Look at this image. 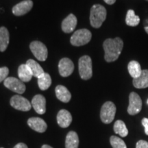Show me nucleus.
Returning a JSON list of instances; mask_svg holds the SVG:
<instances>
[{
    "label": "nucleus",
    "mask_w": 148,
    "mask_h": 148,
    "mask_svg": "<svg viewBox=\"0 0 148 148\" xmlns=\"http://www.w3.org/2000/svg\"><path fill=\"white\" fill-rule=\"evenodd\" d=\"M32 106L38 114H43L46 111V99L42 95H36L33 97Z\"/></svg>",
    "instance_id": "13"
},
{
    "label": "nucleus",
    "mask_w": 148,
    "mask_h": 148,
    "mask_svg": "<svg viewBox=\"0 0 148 148\" xmlns=\"http://www.w3.org/2000/svg\"><path fill=\"white\" fill-rule=\"evenodd\" d=\"M142 109V100L136 92H132L129 95V106L127 112L130 115L139 113Z\"/></svg>",
    "instance_id": "6"
},
{
    "label": "nucleus",
    "mask_w": 148,
    "mask_h": 148,
    "mask_svg": "<svg viewBox=\"0 0 148 148\" xmlns=\"http://www.w3.org/2000/svg\"><path fill=\"white\" fill-rule=\"evenodd\" d=\"M106 8L100 4H95L92 6L90 12V23L92 27L99 28L106 18Z\"/></svg>",
    "instance_id": "2"
},
{
    "label": "nucleus",
    "mask_w": 148,
    "mask_h": 148,
    "mask_svg": "<svg viewBox=\"0 0 148 148\" xmlns=\"http://www.w3.org/2000/svg\"><path fill=\"white\" fill-rule=\"evenodd\" d=\"M147 103H148V100H147Z\"/></svg>",
    "instance_id": "35"
},
{
    "label": "nucleus",
    "mask_w": 148,
    "mask_h": 148,
    "mask_svg": "<svg viewBox=\"0 0 148 148\" xmlns=\"http://www.w3.org/2000/svg\"><path fill=\"white\" fill-rule=\"evenodd\" d=\"M9 69L6 66H3L0 68V82L2 81H4L7 78V76L8 75Z\"/></svg>",
    "instance_id": "27"
},
{
    "label": "nucleus",
    "mask_w": 148,
    "mask_h": 148,
    "mask_svg": "<svg viewBox=\"0 0 148 148\" xmlns=\"http://www.w3.org/2000/svg\"><path fill=\"white\" fill-rule=\"evenodd\" d=\"M58 69L61 76L68 77L73 73L74 64L69 58H62L59 62Z\"/></svg>",
    "instance_id": "10"
},
{
    "label": "nucleus",
    "mask_w": 148,
    "mask_h": 148,
    "mask_svg": "<svg viewBox=\"0 0 148 148\" xmlns=\"http://www.w3.org/2000/svg\"><path fill=\"white\" fill-rule=\"evenodd\" d=\"M133 85L136 88H145L148 87V70H142V73L132 81Z\"/></svg>",
    "instance_id": "17"
},
{
    "label": "nucleus",
    "mask_w": 148,
    "mask_h": 148,
    "mask_svg": "<svg viewBox=\"0 0 148 148\" xmlns=\"http://www.w3.org/2000/svg\"><path fill=\"white\" fill-rule=\"evenodd\" d=\"M41 148H53V147H51V146H49L48 145H43L42 146Z\"/></svg>",
    "instance_id": "32"
},
{
    "label": "nucleus",
    "mask_w": 148,
    "mask_h": 148,
    "mask_svg": "<svg viewBox=\"0 0 148 148\" xmlns=\"http://www.w3.org/2000/svg\"><path fill=\"white\" fill-rule=\"evenodd\" d=\"M27 124L32 130L36 132H45L47 128V125L43 119L39 117H32L27 120Z\"/></svg>",
    "instance_id": "12"
},
{
    "label": "nucleus",
    "mask_w": 148,
    "mask_h": 148,
    "mask_svg": "<svg viewBox=\"0 0 148 148\" xmlns=\"http://www.w3.org/2000/svg\"><path fill=\"white\" fill-rule=\"evenodd\" d=\"M9 32L5 27H0V51H4L9 44Z\"/></svg>",
    "instance_id": "21"
},
{
    "label": "nucleus",
    "mask_w": 148,
    "mask_h": 148,
    "mask_svg": "<svg viewBox=\"0 0 148 148\" xmlns=\"http://www.w3.org/2000/svg\"><path fill=\"white\" fill-rule=\"evenodd\" d=\"M26 64L30 69L33 76L36 77L37 78H38L40 76H41L42 74L45 73L44 70L42 69L41 66L38 62H36V61L32 60V59H29V60H27Z\"/></svg>",
    "instance_id": "20"
},
{
    "label": "nucleus",
    "mask_w": 148,
    "mask_h": 148,
    "mask_svg": "<svg viewBox=\"0 0 148 148\" xmlns=\"http://www.w3.org/2000/svg\"><path fill=\"white\" fill-rule=\"evenodd\" d=\"M114 131L116 134L122 137H125L128 134V130L125 123L121 120H117L114 124Z\"/></svg>",
    "instance_id": "25"
},
{
    "label": "nucleus",
    "mask_w": 148,
    "mask_h": 148,
    "mask_svg": "<svg viewBox=\"0 0 148 148\" xmlns=\"http://www.w3.org/2000/svg\"><path fill=\"white\" fill-rule=\"evenodd\" d=\"M1 148H3V147H1Z\"/></svg>",
    "instance_id": "36"
},
{
    "label": "nucleus",
    "mask_w": 148,
    "mask_h": 148,
    "mask_svg": "<svg viewBox=\"0 0 148 148\" xmlns=\"http://www.w3.org/2000/svg\"><path fill=\"white\" fill-rule=\"evenodd\" d=\"M103 1L106 2L107 4H109V5H112L113 4V3H115L116 0H103Z\"/></svg>",
    "instance_id": "31"
},
{
    "label": "nucleus",
    "mask_w": 148,
    "mask_h": 148,
    "mask_svg": "<svg viewBox=\"0 0 148 148\" xmlns=\"http://www.w3.org/2000/svg\"><path fill=\"white\" fill-rule=\"evenodd\" d=\"M55 92L56 97L62 102L67 103L71 100V92L65 86H62V85H58L56 87Z\"/></svg>",
    "instance_id": "16"
},
{
    "label": "nucleus",
    "mask_w": 148,
    "mask_h": 148,
    "mask_svg": "<svg viewBox=\"0 0 148 148\" xmlns=\"http://www.w3.org/2000/svg\"><path fill=\"white\" fill-rule=\"evenodd\" d=\"M116 113V106L112 101H106L100 111V119L103 123L108 124L113 121Z\"/></svg>",
    "instance_id": "5"
},
{
    "label": "nucleus",
    "mask_w": 148,
    "mask_h": 148,
    "mask_svg": "<svg viewBox=\"0 0 148 148\" xmlns=\"http://www.w3.org/2000/svg\"><path fill=\"white\" fill-rule=\"evenodd\" d=\"M146 1H148V0H146Z\"/></svg>",
    "instance_id": "34"
},
{
    "label": "nucleus",
    "mask_w": 148,
    "mask_h": 148,
    "mask_svg": "<svg viewBox=\"0 0 148 148\" xmlns=\"http://www.w3.org/2000/svg\"><path fill=\"white\" fill-rule=\"evenodd\" d=\"M33 7L32 0H24L12 8V13L16 16H22L31 10Z\"/></svg>",
    "instance_id": "11"
},
{
    "label": "nucleus",
    "mask_w": 148,
    "mask_h": 148,
    "mask_svg": "<svg viewBox=\"0 0 148 148\" xmlns=\"http://www.w3.org/2000/svg\"><path fill=\"white\" fill-rule=\"evenodd\" d=\"M10 105L14 109L21 111H29L31 109L32 103L27 100L26 98L22 97L21 95L12 96L10 101Z\"/></svg>",
    "instance_id": "9"
},
{
    "label": "nucleus",
    "mask_w": 148,
    "mask_h": 148,
    "mask_svg": "<svg viewBox=\"0 0 148 148\" xmlns=\"http://www.w3.org/2000/svg\"><path fill=\"white\" fill-rule=\"evenodd\" d=\"M136 148H148V143L144 140H138L136 145Z\"/></svg>",
    "instance_id": "28"
},
{
    "label": "nucleus",
    "mask_w": 148,
    "mask_h": 148,
    "mask_svg": "<svg viewBox=\"0 0 148 148\" xmlns=\"http://www.w3.org/2000/svg\"><path fill=\"white\" fill-rule=\"evenodd\" d=\"M4 86L8 89L17 92L18 94H23L25 91L26 87L24 84L23 82H22L21 79H18L16 77H7L3 82Z\"/></svg>",
    "instance_id": "8"
},
{
    "label": "nucleus",
    "mask_w": 148,
    "mask_h": 148,
    "mask_svg": "<svg viewBox=\"0 0 148 148\" xmlns=\"http://www.w3.org/2000/svg\"><path fill=\"white\" fill-rule=\"evenodd\" d=\"M92 34L87 29H81L75 31L71 37V45L73 46H82L88 43L91 40Z\"/></svg>",
    "instance_id": "3"
},
{
    "label": "nucleus",
    "mask_w": 148,
    "mask_h": 148,
    "mask_svg": "<svg viewBox=\"0 0 148 148\" xmlns=\"http://www.w3.org/2000/svg\"><path fill=\"white\" fill-rule=\"evenodd\" d=\"M29 48L37 60L45 61L47 58V48L42 42L40 41H33L31 42Z\"/></svg>",
    "instance_id": "7"
},
{
    "label": "nucleus",
    "mask_w": 148,
    "mask_h": 148,
    "mask_svg": "<svg viewBox=\"0 0 148 148\" xmlns=\"http://www.w3.org/2000/svg\"><path fill=\"white\" fill-rule=\"evenodd\" d=\"M77 25V18L74 14H70L62 22V29L65 33H71Z\"/></svg>",
    "instance_id": "15"
},
{
    "label": "nucleus",
    "mask_w": 148,
    "mask_h": 148,
    "mask_svg": "<svg viewBox=\"0 0 148 148\" xmlns=\"http://www.w3.org/2000/svg\"><path fill=\"white\" fill-rule=\"evenodd\" d=\"M18 75L19 79L23 82H29L33 76L32 71L26 64H23L18 66Z\"/></svg>",
    "instance_id": "18"
},
{
    "label": "nucleus",
    "mask_w": 148,
    "mask_h": 148,
    "mask_svg": "<svg viewBox=\"0 0 148 148\" xmlns=\"http://www.w3.org/2000/svg\"><path fill=\"white\" fill-rule=\"evenodd\" d=\"M127 70L131 77L134 78L138 77L142 73V69L139 62L136 60H132L127 65Z\"/></svg>",
    "instance_id": "22"
},
{
    "label": "nucleus",
    "mask_w": 148,
    "mask_h": 148,
    "mask_svg": "<svg viewBox=\"0 0 148 148\" xmlns=\"http://www.w3.org/2000/svg\"><path fill=\"white\" fill-rule=\"evenodd\" d=\"M79 73L81 78L84 80L90 79L92 75V60L88 56H83L79 59Z\"/></svg>",
    "instance_id": "4"
},
{
    "label": "nucleus",
    "mask_w": 148,
    "mask_h": 148,
    "mask_svg": "<svg viewBox=\"0 0 148 148\" xmlns=\"http://www.w3.org/2000/svg\"><path fill=\"white\" fill-rule=\"evenodd\" d=\"M125 23L128 26L135 27L140 23L139 16L135 14L133 10H129L127 12L126 17H125Z\"/></svg>",
    "instance_id": "24"
},
{
    "label": "nucleus",
    "mask_w": 148,
    "mask_h": 148,
    "mask_svg": "<svg viewBox=\"0 0 148 148\" xmlns=\"http://www.w3.org/2000/svg\"><path fill=\"white\" fill-rule=\"evenodd\" d=\"M105 60L108 62H114L119 58L123 47V42L119 37L108 38L103 43Z\"/></svg>",
    "instance_id": "1"
},
{
    "label": "nucleus",
    "mask_w": 148,
    "mask_h": 148,
    "mask_svg": "<svg viewBox=\"0 0 148 148\" xmlns=\"http://www.w3.org/2000/svg\"><path fill=\"white\" fill-rule=\"evenodd\" d=\"M72 122V116L68 110H60L57 114V123L61 127L66 128L69 127Z\"/></svg>",
    "instance_id": "14"
},
{
    "label": "nucleus",
    "mask_w": 148,
    "mask_h": 148,
    "mask_svg": "<svg viewBox=\"0 0 148 148\" xmlns=\"http://www.w3.org/2000/svg\"><path fill=\"white\" fill-rule=\"evenodd\" d=\"M79 138L77 134L74 131H70L66 136V148H78Z\"/></svg>",
    "instance_id": "19"
},
{
    "label": "nucleus",
    "mask_w": 148,
    "mask_h": 148,
    "mask_svg": "<svg viewBox=\"0 0 148 148\" xmlns=\"http://www.w3.org/2000/svg\"><path fill=\"white\" fill-rule=\"evenodd\" d=\"M38 84L40 89L45 90L49 88L51 84V78L47 73H43L38 78Z\"/></svg>",
    "instance_id": "23"
},
{
    "label": "nucleus",
    "mask_w": 148,
    "mask_h": 148,
    "mask_svg": "<svg viewBox=\"0 0 148 148\" xmlns=\"http://www.w3.org/2000/svg\"><path fill=\"white\" fill-rule=\"evenodd\" d=\"M144 29H145V32L148 34V26H145V27H144Z\"/></svg>",
    "instance_id": "33"
},
{
    "label": "nucleus",
    "mask_w": 148,
    "mask_h": 148,
    "mask_svg": "<svg viewBox=\"0 0 148 148\" xmlns=\"http://www.w3.org/2000/svg\"><path fill=\"white\" fill-rule=\"evenodd\" d=\"M13 148H28L27 147V145H25V143H19L14 146Z\"/></svg>",
    "instance_id": "30"
},
{
    "label": "nucleus",
    "mask_w": 148,
    "mask_h": 148,
    "mask_svg": "<svg viewBox=\"0 0 148 148\" xmlns=\"http://www.w3.org/2000/svg\"><path fill=\"white\" fill-rule=\"evenodd\" d=\"M142 125L145 127V134L148 135V119L147 118H143L142 119Z\"/></svg>",
    "instance_id": "29"
},
{
    "label": "nucleus",
    "mask_w": 148,
    "mask_h": 148,
    "mask_svg": "<svg viewBox=\"0 0 148 148\" xmlns=\"http://www.w3.org/2000/svg\"><path fill=\"white\" fill-rule=\"evenodd\" d=\"M110 142L112 148H127L125 142L118 136H111L110 138Z\"/></svg>",
    "instance_id": "26"
}]
</instances>
